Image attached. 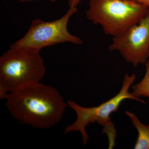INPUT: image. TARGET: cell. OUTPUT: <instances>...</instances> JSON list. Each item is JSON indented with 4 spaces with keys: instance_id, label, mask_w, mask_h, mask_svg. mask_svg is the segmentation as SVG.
<instances>
[{
    "instance_id": "cell-3",
    "label": "cell",
    "mask_w": 149,
    "mask_h": 149,
    "mask_svg": "<svg viewBox=\"0 0 149 149\" xmlns=\"http://www.w3.org/2000/svg\"><path fill=\"white\" fill-rule=\"evenodd\" d=\"M149 10L134 0H90L86 15L94 24L100 25L105 34L113 37L139 23Z\"/></svg>"
},
{
    "instance_id": "cell-13",
    "label": "cell",
    "mask_w": 149,
    "mask_h": 149,
    "mask_svg": "<svg viewBox=\"0 0 149 149\" xmlns=\"http://www.w3.org/2000/svg\"></svg>"
},
{
    "instance_id": "cell-10",
    "label": "cell",
    "mask_w": 149,
    "mask_h": 149,
    "mask_svg": "<svg viewBox=\"0 0 149 149\" xmlns=\"http://www.w3.org/2000/svg\"><path fill=\"white\" fill-rule=\"evenodd\" d=\"M138 2L141 4L146 6L149 8V0H134Z\"/></svg>"
},
{
    "instance_id": "cell-2",
    "label": "cell",
    "mask_w": 149,
    "mask_h": 149,
    "mask_svg": "<svg viewBox=\"0 0 149 149\" xmlns=\"http://www.w3.org/2000/svg\"><path fill=\"white\" fill-rule=\"evenodd\" d=\"M46 73L40 51L9 48L0 57V99L18 89L40 82Z\"/></svg>"
},
{
    "instance_id": "cell-12",
    "label": "cell",
    "mask_w": 149,
    "mask_h": 149,
    "mask_svg": "<svg viewBox=\"0 0 149 149\" xmlns=\"http://www.w3.org/2000/svg\"><path fill=\"white\" fill-rule=\"evenodd\" d=\"M48 1H50L52 2H55L58 1L59 0H48Z\"/></svg>"
},
{
    "instance_id": "cell-9",
    "label": "cell",
    "mask_w": 149,
    "mask_h": 149,
    "mask_svg": "<svg viewBox=\"0 0 149 149\" xmlns=\"http://www.w3.org/2000/svg\"><path fill=\"white\" fill-rule=\"evenodd\" d=\"M82 0H69L68 5L70 8L77 7Z\"/></svg>"
},
{
    "instance_id": "cell-1",
    "label": "cell",
    "mask_w": 149,
    "mask_h": 149,
    "mask_svg": "<svg viewBox=\"0 0 149 149\" xmlns=\"http://www.w3.org/2000/svg\"><path fill=\"white\" fill-rule=\"evenodd\" d=\"M5 99L15 118L40 129H49L58 123L68 106L56 89L40 82L9 93Z\"/></svg>"
},
{
    "instance_id": "cell-6",
    "label": "cell",
    "mask_w": 149,
    "mask_h": 149,
    "mask_svg": "<svg viewBox=\"0 0 149 149\" xmlns=\"http://www.w3.org/2000/svg\"><path fill=\"white\" fill-rule=\"evenodd\" d=\"M109 49L118 52L134 67L145 64L149 58V10L139 23L113 37Z\"/></svg>"
},
{
    "instance_id": "cell-7",
    "label": "cell",
    "mask_w": 149,
    "mask_h": 149,
    "mask_svg": "<svg viewBox=\"0 0 149 149\" xmlns=\"http://www.w3.org/2000/svg\"><path fill=\"white\" fill-rule=\"evenodd\" d=\"M125 113L130 118L131 122L138 131V139L134 148L149 149V123L147 125L144 124L136 114L131 112L126 111Z\"/></svg>"
},
{
    "instance_id": "cell-8",
    "label": "cell",
    "mask_w": 149,
    "mask_h": 149,
    "mask_svg": "<svg viewBox=\"0 0 149 149\" xmlns=\"http://www.w3.org/2000/svg\"><path fill=\"white\" fill-rule=\"evenodd\" d=\"M146 73L143 79L138 84L132 86L133 96L137 99V101L145 104L141 97L149 98V58L145 63Z\"/></svg>"
},
{
    "instance_id": "cell-4",
    "label": "cell",
    "mask_w": 149,
    "mask_h": 149,
    "mask_svg": "<svg viewBox=\"0 0 149 149\" xmlns=\"http://www.w3.org/2000/svg\"><path fill=\"white\" fill-rule=\"evenodd\" d=\"M136 79L135 74L130 75L125 74L119 93L113 97L98 106L85 107L72 101H67L68 107L76 112L77 118L73 123L65 127L63 134L71 132H80L82 135L83 143L85 146L89 139L86 128L90 123L97 122L104 127L113 125L111 120V114L118 111L121 103L128 99L137 101L132 93L129 92L130 87Z\"/></svg>"
},
{
    "instance_id": "cell-5",
    "label": "cell",
    "mask_w": 149,
    "mask_h": 149,
    "mask_svg": "<svg viewBox=\"0 0 149 149\" xmlns=\"http://www.w3.org/2000/svg\"><path fill=\"white\" fill-rule=\"evenodd\" d=\"M77 12V7L70 8L62 17L56 20L34 19L25 35L9 48H28L40 51L43 48L63 43L82 45V40L70 34L67 28L70 18Z\"/></svg>"
},
{
    "instance_id": "cell-11",
    "label": "cell",
    "mask_w": 149,
    "mask_h": 149,
    "mask_svg": "<svg viewBox=\"0 0 149 149\" xmlns=\"http://www.w3.org/2000/svg\"><path fill=\"white\" fill-rule=\"evenodd\" d=\"M21 2H32L35 1H38V0H18Z\"/></svg>"
}]
</instances>
